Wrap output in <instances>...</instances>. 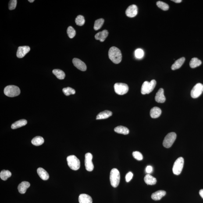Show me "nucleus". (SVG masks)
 <instances>
[{"instance_id":"0eeeda50","label":"nucleus","mask_w":203,"mask_h":203,"mask_svg":"<svg viewBox=\"0 0 203 203\" xmlns=\"http://www.w3.org/2000/svg\"><path fill=\"white\" fill-rule=\"evenodd\" d=\"M176 138V133L172 132L165 136L163 142V145L165 148H169L172 146Z\"/></svg>"},{"instance_id":"4468645a","label":"nucleus","mask_w":203,"mask_h":203,"mask_svg":"<svg viewBox=\"0 0 203 203\" xmlns=\"http://www.w3.org/2000/svg\"><path fill=\"white\" fill-rule=\"evenodd\" d=\"M155 101L160 103H162L165 102V98L164 95V91L163 88H160L157 92L155 96Z\"/></svg>"},{"instance_id":"f03ea898","label":"nucleus","mask_w":203,"mask_h":203,"mask_svg":"<svg viewBox=\"0 0 203 203\" xmlns=\"http://www.w3.org/2000/svg\"><path fill=\"white\" fill-rule=\"evenodd\" d=\"M109 178L112 187L115 188L117 187L120 181V174L119 171L116 168L112 169L110 173Z\"/></svg>"},{"instance_id":"b1692460","label":"nucleus","mask_w":203,"mask_h":203,"mask_svg":"<svg viewBox=\"0 0 203 203\" xmlns=\"http://www.w3.org/2000/svg\"><path fill=\"white\" fill-rule=\"evenodd\" d=\"M144 181L145 183L149 185H154L157 183V179L150 174H147L144 178Z\"/></svg>"},{"instance_id":"dca6fc26","label":"nucleus","mask_w":203,"mask_h":203,"mask_svg":"<svg viewBox=\"0 0 203 203\" xmlns=\"http://www.w3.org/2000/svg\"><path fill=\"white\" fill-rule=\"evenodd\" d=\"M108 32L107 30H104L97 33L95 36L96 40H99L101 42H103L108 37Z\"/></svg>"},{"instance_id":"20e7f679","label":"nucleus","mask_w":203,"mask_h":203,"mask_svg":"<svg viewBox=\"0 0 203 203\" xmlns=\"http://www.w3.org/2000/svg\"><path fill=\"white\" fill-rule=\"evenodd\" d=\"M68 166L74 170H77L80 167V161L75 156H69L67 158Z\"/></svg>"},{"instance_id":"a211bd4d","label":"nucleus","mask_w":203,"mask_h":203,"mask_svg":"<svg viewBox=\"0 0 203 203\" xmlns=\"http://www.w3.org/2000/svg\"><path fill=\"white\" fill-rule=\"evenodd\" d=\"M166 194V192L164 190H159L152 194L151 198L154 201H159Z\"/></svg>"},{"instance_id":"4be33fe9","label":"nucleus","mask_w":203,"mask_h":203,"mask_svg":"<svg viewBox=\"0 0 203 203\" xmlns=\"http://www.w3.org/2000/svg\"><path fill=\"white\" fill-rule=\"evenodd\" d=\"M185 60V58L183 57L178 59L172 65L171 67L172 70H176V69H179V68L181 67L183 64L184 63Z\"/></svg>"},{"instance_id":"7ed1b4c3","label":"nucleus","mask_w":203,"mask_h":203,"mask_svg":"<svg viewBox=\"0 0 203 203\" xmlns=\"http://www.w3.org/2000/svg\"><path fill=\"white\" fill-rule=\"evenodd\" d=\"M156 84V81L154 80H151L150 82L147 81L144 82L141 87V94H150L154 90Z\"/></svg>"},{"instance_id":"c756f323","label":"nucleus","mask_w":203,"mask_h":203,"mask_svg":"<svg viewBox=\"0 0 203 203\" xmlns=\"http://www.w3.org/2000/svg\"><path fill=\"white\" fill-rule=\"evenodd\" d=\"M104 20L103 19H100L96 20L94 22V30H99L104 24Z\"/></svg>"},{"instance_id":"4c0bfd02","label":"nucleus","mask_w":203,"mask_h":203,"mask_svg":"<svg viewBox=\"0 0 203 203\" xmlns=\"http://www.w3.org/2000/svg\"><path fill=\"white\" fill-rule=\"evenodd\" d=\"M133 173L131 172H129L125 176V179L126 182H129L133 178Z\"/></svg>"},{"instance_id":"9b49d317","label":"nucleus","mask_w":203,"mask_h":203,"mask_svg":"<svg viewBox=\"0 0 203 203\" xmlns=\"http://www.w3.org/2000/svg\"><path fill=\"white\" fill-rule=\"evenodd\" d=\"M72 62L74 66L82 71H85L87 70V66L84 62L77 58H73Z\"/></svg>"},{"instance_id":"ea45409f","label":"nucleus","mask_w":203,"mask_h":203,"mask_svg":"<svg viewBox=\"0 0 203 203\" xmlns=\"http://www.w3.org/2000/svg\"><path fill=\"white\" fill-rule=\"evenodd\" d=\"M199 193L200 195L203 199V189H201L200 190Z\"/></svg>"},{"instance_id":"6ab92c4d","label":"nucleus","mask_w":203,"mask_h":203,"mask_svg":"<svg viewBox=\"0 0 203 203\" xmlns=\"http://www.w3.org/2000/svg\"><path fill=\"white\" fill-rule=\"evenodd\" d=\"M37 172L39 176L43 180H47L49 178V176L48 172L42 168H38L37 170Z\"/></svg>"},{"instance_id":"f8f14e48","label":"nucleus","mask_w":203,"mask_h":203,"mask_svg":"<svg viewBox=\"0 0 203 203\" xmlns=\"http://www.w3.org/2000/svg\"><path fill=\"white\" fill-rule=\"evenodd\" d=\"M30 47L28 46L19 47L17 52V57L19 58H23L25 56L26 54L30 52Z\"/></svg>"},{"instance_id":"aec40b11","label":"nucleus","mask_w":203,"mask_h":203,"mask_svg":"<svg viewBox=\"0 0 203 203\" xmlns=\"http://www.w3.org/2000/svg\"><path fill=\"white\" fill-rule=\"evenodd\" d=\"M161 110L160 108L158 107H154L152 108L150 111V116L151 117L154 119L159 117L161 114Z\"/></svg>"},{"instance_id":"2f4dec72","label":"nucleus","mask_w":203,"mask_h":203,"mask_svg":"<svg viewBox=\"0 0 203 203\" xmlns=\"http://www.w3.org/2000/svg\"><path fill=\"white\" fill-rule=\"evenodd\" d=\"M62 91H63L64 94L67 96H69L71 94H75V90L70 87L64 88L62 89Z\"/></svg>"},{"instance_id":"f3484780","label":"nucleus","mask_w":203,"mask_h":203,"mask_svg":"<svg viewBox=\"0 0 203 203\" xmlns=\"http://www.w3.org/2000/svg\"><path fill=\"white\" fill-rule=\"evenodd\" d=\"M79 203H92L91 197L87 194H80L79 197Z\"/></svg>"},{"instance_id":"c85d7f7f","label":"nucleus","mask_w":203,"mask_h":203,"mask_svg":"<svg viewBox=\"0 0 203 203\" xmlns=\"http://www.w3.org/2000/svg\"><path fill=\"white\" fill-rule=\"evenodd\" d=\"M12 173L8 170H3L0 173V177L2 180L6 181L12 176Z\"/></svg>"},{"instance_id":"c9c22d12","label":"nucleus","mask_w":203,"mask_h":203,"mask_svg":"<svg viewBox=\"0 0 203 203\" xmlns=\"http://www.w3.org/2000/svg\"><path fill=\"white\" fill-rule=\"evenodd\" d=\"M133 158L138 161H141L143 159L142 154L138 151L133 152Z\"/></svg>"},{"instance_id":"79ce46f5","label":"nucleus","mask_w":203,"mask_h":203,"mask_svg":"<svg viewBox=\"0 0 203 203\" xmlns=\"http://www.w3.org/2000/svg\"><path fill=\"white\" fill-rule=\"evenodd\" d=\"M28 1L29 2H30V3H32V2H34V0H32V1H30V0H29V1Z\"/></svg>"},{"instance_id":"f257e3e1","label":"nucleus","mask_w":203,"mask_h":203,"mask_svg":"<svg viewBox=\"0 0 203 203\" xmlns=\"http://www.w3.org/2000/svg\"><path fill=\"white\" fill-rule=\"evenodd\" d=\"M109 58L113 63L119 64L121 62L122 54L120 50L116 47L112 46L109 49L108 52Z\"/></svg>"},{"instance_id":"5701e85b","label":"nucleus","mask_w":203,"mask_h":203,"mask_svg":"<svg viewBox=\"0 0 203 203\" xmlns=\"http://www.w3.org/2000/svg\"><path fill=\"white\" fill-rule=\"evenodd\" d=\"M27 123V120L25 119H21L17 121L12 125L11 128L12 129L14 130L18 128L22 127V126L26 125Z\"/></svg>"},{"instance_id":"6e6552de","label":"nucleus","mask_w":203,"mask_h":203,"mask_svg":"<svg viewBox=\"0 0 203 203\" xmlns=\"http://www.w3.org/2000/svg\"><path fill=\"white\" fill-rule=\"evenodd\" d=\"M114 89L116 94L123 95L127 93L129 90L127 84L123 83H116L114 85Z\"/></svg>"},{"instance_id":"393cba45","label":"nucleus","mask_w":203,"mask_h":203,"mask_svg":"<svg viewBox=\"0 0 203 203\" xmlns=\"http://www.w3.org/2000/svg\"><path fill=\"white\" fill-rule=\"evenodd\" d=\"M114 130L117 133L123 135H127L130 132L128 128L122 126H117L115 128Z\"/></svg>"},{"instance_id":"a878e982","label":"nucleus","mask_w":203,"mask_h":203,"mask_svg":"<svg viewBox=\"0 0 203 203\" xmlns=\"http://www.w3.org/2000/svg\"><path fill=\"white\" fill-rule=\"evenodd\" d=\"M32 144L36 146H39L44 144V139L41 136H37L34 138L31 141Z\"/></svg>"},{"instance_id":"1a4fd4ad","label":"nucleus","mask_w":203,"mask_h":203,"mask_svg":"<svg viewBox=\"0 0 203 203\" xmlns=\"http://www.w3.org/2000/svg\"><path fill=\"white\" fill-rule=\"evenodd\" d=\"M203 91V85L201 83H197L194 86L191 91V96L193 98H198Z\"/></svg>"},{"instance_id":"72a5a7b5","label":"nucleus","mask_w":203,"mask_h":203,"mask_svg":"<svg viewBox=\"0 0 203 203\" xmlns=\"http://www.w3.org/2000/svg\"><path fill=\"white\" fill-rule=\"evenodd\" d=\"M67 34L69 38H73L76 35L75 30L72 26H69L67 30Z\"/></svg>"},{"instance_id":"423d86ee","label":"nucleus","mask_w":203,"mask_h":203,"mask_svg":"<svg viewBox=\"0 0 203 203\" xmlns=\"http://www.w3.org/2000/svg\"><path fill=\"white\" fill-rule=\"evenodd\" d=\"M184 159L182 157L178 158L174 164L173 167V173L175 175H179L183 170Z\"/></svg>"},{"instance_id":"58836bf2","label":"nucleus","mask_w":203,"mask_h":203,"mask_svg":"<svg viewBox=\"0 0 203 203\" xmlns=\"http://www.w3.org/2000/svg\"><path fill=\"white\" fill-rule=\"evenodd\" d=\"M146 172L148 174L151 173L153 171V168L151 165H148L146 168Z\"/></svg>"},{"instance_id":"f704fd0d","label":"nucleus","mask_w":203,"mask_h":203,"mask_svg":"<svg viewBox=\"0 0 203 203\" xmlns=\"http://www.w3.org/2000/svg\"><path fill=\"white\" fill-rule=\"evenodd\" d=\"M144 51L141 49H138L135 51V55L137 58L141 59L144 57Z\"/></svg>"},{"instance_id":"bb28decb","label":"nucleus","mask_w":203,"mask_h":203,"mask_svg":"<svg viewBox=\"0 0 203 203\" xmlns=\"http://www.w3.org/2000/svg\"><path fill=\"white\" fill-rule=\"evenodd\" d=\"M54 75L56 76L57 78L59 80H62L65 79V73L63 71L60 70V69H54L52 71Z\"/></svg>"},{"instance_id":"ddd939ff","label":"nucleus","mask_w":203,"mask_h":203,"mask_svg":"<svg viewBox=\"0 0 203 203\" xmlns=\"http://www.w3.org/2000/svg\"><path fill=\"white\" fill-rule=\"evenodd\" d=\"M125 13L126 16L129 17H134L137 14V7L135 5H130L126 9Z\"/></svg>"},{"instance_id":"2eb2a0df","label":"nucleus","mask_w":203,"mask_h":203,"mask_svg":"<svg viewBox=\"0 0 203 203\" xmlns=\"http://www.w3.org/2000/svg\"><path fill=\"white\" fill-rule=\"evenodd\" d=\"M30 183L28 182L23 181L19 184L18 187V190L21 194H25L26 192L27 189L30 187Z\"/></svg>"},{"instance_id":"7c9ffc66","label":"nucleus","mask_w":203,"mask_h":203,"mask_svg":"<svg viewBox=\"0 0 203 203\" xmlns=\"http://www.w3.org/2000/svg\"><path fill=\"white\" fill-rule=\"evenodd\" d=\"M75 21L76 24L80 26H83L85 23L84 17V16L81 15L78 16L76 18Z\"/></svg>"},{"instance_id":"412c9836","label":"nucleus","mask_w":203,"mask_h":203,"mask_svg":"<svg viewBox=\"0 0 203 203\" xmlns=\"http://www.w3.org/2000/svg\"><path fill=\"white\" fill-rule=\"evenodd\" d=\"M112 112L108 110H105L104 112H100L97 115L96 119V120L105 119H107L112 115Z\"/></svg>"},{"instance_id":"cd10ccee","label":"nucleus","mask_w":203,"mask_h":203,"mask_svg":"<svg viewBox=\"0 0 203 203\" xmlns=\"http://www.w3.org/2000/svg\"><path fill=\"white\" fill-rule=\"evenodd\" d=\"M202 64V62L197 58H192L190 62V66L191 68H195L199 66Z\"/></svg>"},{"instance_id":"473e14b6","label":"nucleus","mask_w":203,"mask_h":203,"mask_svg":"<svg viewBox=\"0 0 203 203\" xmlns=\"http://www.w3.org/2000/svg\"><path fill=\"white\" fill-rule=\"evenodd\" d=\"M157 5L158 7L164 11H167L169 9V5L162 1H158L157 3Z\"/></svg>"},{"instance_id":"9d476101","label":"nucleus","mask_w":203,"mask_h":203,"mask_svg":"<svg viewBox=\"0 0 203 203\" xmlns=\"http://www.w3.org/2000/svg\"><path fill=\"white\" fill-rule=\"evenodd\" d=\"M93 155L90 153H87L85 155V165L88 171L91 172L94 170V165L92 162Z\"/></svg>"},{"instance_id":"39448f33","label":"nucleus","mask_w":203,"mask_h":203,"mask_svg":"<svg viewBox=\"0 0 203 203\" xmlns=\"http://www.w3.org/2000/svg\"><path fill=\"white\" fill-rule=\"evenodd\" d=\"M4 93L5 95L8 97H14L20 94V90L17 86H8L4 88Z\"/></svg>"},{"instance_id":"e433bc0d","label":"nucleus","mask_w":203,"mask_h":203,"mask_svg":"<svg viewBox=\"0 0 203 203\" xmlns=\"http://www.w3.org/2000/svg\"><path fill=\"white\" fill-rule=\"evenodd\" d=\"M17 4L16 0H12L9 1V10H13L16 8Z\"/></svg>"},{"instance_id":"a19ab883","label":"nucleus","mask_w":203,"mask_h":203,"mask_svg":"<svg viewBox=\"0 0 203 203\" xmlns=\"http://www.w3.org/2000/svg\"><path fill=\"white\" fill-rule=\"evenodd\" d=\"M172 1L176 3H179L182 2V0H172Z\"/></svg>"}]
</instances>
